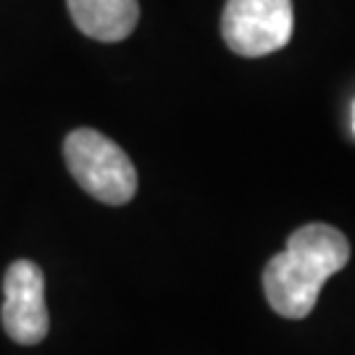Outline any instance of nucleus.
Here are the masks:
<instances>
[{
	"label": "nucleus",
	"instance_id": "5",
	"mask_svg": "<svg viewBox=\"0 0 355 355\" xmlns=\"http://www.w3.org/2000/svg\"><path fill=\"white\" fill-rule=\"evenodd\" d=\"M76 29L98 42H121L140 21L137 0H66Z\"/></svg>",
	"mask_w": 355,
	"mask_h": 355
},
{
	"label": "nucleus",
	"instance_id": "6",
	"mask_svg": "<svg viewBox=\"0 0 355 355\" xmlns=\"http://www.w3.org/2000/svg\"><path fill=\"white\" fill-rule=\"evenodd\" d=\"M353 129H355V108H353Z\"/></svg>",
	"mask_w": 355,
	"mask_h": 355
},
{
	"label": "nucleus",
	"instance_id": "1",
	"mask_svg": "<svg viewBox=\"0 0 355 355\" xmlns=\"http://www.w3.org/2000/svg\"><path fill=\"white\" fill-rule=\"evenodd\" d=\"M350 261V242L331 224L295 229L287 248L263 268V292L274 313L305 318L316 305L321 287Z\"/></svg>",
	"mask_w": 355,
	"mask_h": 355
},
{
	"label": "nucleus",
	"instance_id": "4",
	"mask_svg": "<svg viewBox=\"0 0 355 355\" xmlns=\"http://www.w3.org/2000/svg\"><path fill=\"white\" fill-rule=\"evenodd\" d=\"M3 327L13 343L37 345L48 334V308H45V277L35 261H13L3 279Z\"/></svg>",
	"mask_w": 355,
	"mask_h": 355
},
{
	"label": "nucleus",
	"instance_id": "2",
	"mask_svg": "<svg viewBox=\"0 0 355 355\" xmlns=\"http://www.w3.org/2000/svg\"><path fill=\"white\" fill-rule=\"evenodd\" d=\"M66 166L76 184L105 205H124L137 192V171L111 137L95 129H74L64 142Z\"/></svg>",
	"mask_w": 355,
	"mask_h": 355
},
{
	"label": "nucleus",
	"instance_id": "3",
	"mask_svg": "<svg viewBox=\"0 0 355 355\" xmlns=\"http://www.w3.org/2000/svg\"><path fill=\"white\" fill-rule=\"evenodd\" d=\"M292 0H227L221 35L232 53L242 58H263L282 51L292 40Z\"/></svg>",
	"mask_w": 355,
	"mask_h": 355
}]
</instances>
